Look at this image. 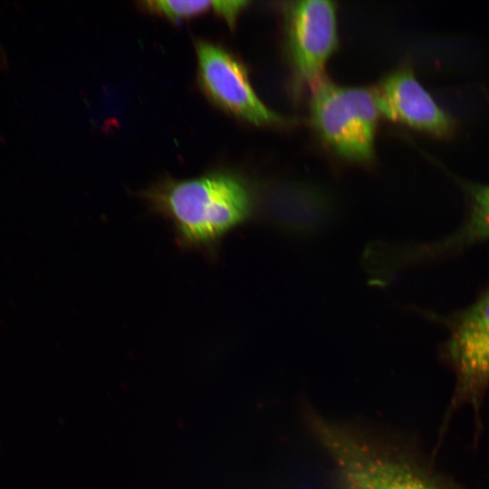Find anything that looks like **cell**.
Masks as SVG:
<instances>
[{"label": "cell", "instance_id": "obj_2", "mask_svg": "<svg viewBox=\"0 0 489 489\" xmlns=\"http://www.w3.org/2000/svg\"><path fill=\"white\" fill-rule=\"evenodd\" d=\"M312 426L341 489H465L412 455L380 450L319 417L312 418Z\"/></svg>", "mask_w": 489, "mask_h": 489}, {"label": "cell", "instance_id": "obj_7", "mask_svg": "<svg viewBox=\"0 0 489 489\" xmlns=\"http://www.w3.org/2000/svg\"><path fill=\"white\" fill-rule=\"evenodd\" d=\"M374 92L380 114L388 120L438 136L449 131V118L410 70L402 69L388 75Z\"/></svg>", "mask_w": 489, "mask_h": 489}, {"label": "cell", "instance_id": "obj_8", "mask_svg": "<svg viewBox=\"0 0 489 489\" xmlns=\"http://www.w3.org/2000/svg\"><path fill=\"white\" fill-rule=\"evenodd\" d=\"M467 188L470 205L462 225L445 238L418 246L414 252L417 260H433L489 240V186Z\"/></svg>", "mask_w": 489, "mask_h": 489}, {"label": "cell", "instance_id": "obj_10", "mask_svg": "<svg viewBox=\"0 0 489 489\" xmlns=\"http://www.w3.org/2000/svg\"><path fill=\"white\" fill-rule=\"evenodd\" d=\"M248 4L246 1H214L213 10L233 27L237 16Z\"/></svg>", "mask_w": 489, "mask_h": 489}, {"label": "cell", "instance_id": "obj_4", "mask_svg": "<svg viewBox=\"0 0 489 489\" xmlns=\"http://www.w3.org/2000/svg\"><path fill=\"white\" fill-rule=\"evenodd\" d=\"M445 323L449 333L442 355L455 376L447 416L464 405L477 415L489 388V288Z\"/></svg>", "mask_w": 489, "mask_h": 489}, {"label": "cell", "instance_id": "obj_5", "mask_svg": "<svg viewBox=\"0 0 489 489\" xmlns=\"http://www.w3.org/2000/svg\"><path fill=\"white\" fill-rule=\"evenodd\" d=\"M286 42L295 82L312 87L322 82L327 61L338 43L334 3L303 0L285 8Z\"/></svg>", "mask_w": 489, "mask_h": 489}, {"label": "cell", "instance_id": "obj_6", "mask_svg": "<svg viewBox=\"0 0 489 489\" xmlns=\"http://www.w3.org/2000/svg\"><path fill=\"white\" fill-rule=\"evenodd\" d=\"M198 81L220 108L254 125L280 122L254 91L244 66L223 47L207 41L196 43Z\"/></svg>", "mask_w": 489, "mask_h": 489}, {"label": "cell", "instance_id": "obj_3", "mask_svg": "<svg viewBox=\"0 0 489 489\" xmlns=\"http://www.w3.org/2000/svg\"><path fill=\"white\" fill-rule=\"evenodd\" d=\"M312 90L311 118L322 140L345 158L371 159L380 115L374 90L323 81Z\"/></svg>", "mask_w": 489, "mask_h": 489}, {"label": "cell", "instance_id": "obj_9", "mask_svg": "<svg viewBox=\"0 0 489 489\" xmlns=\"http://www.w3.org/2000/svg\"><path fill=\"white\" fill-rule=\"evenodd\" d=\"M142 5L151 12L177 22L213 10L214 1H146Z\"/></svg>", "mask_w": 489, "mask_h": 489}, {"label": "cell", "instance_id": "obj_1", "mask_svg": "<svg viewBox=\"0 0 489 489\" xmlns=\"http://www.w3.org/2000/svg\"><path fill=\"white\" fill-rule=\"evenodd\" d=\"M155 214L167 219L183 249L213 255L225 234L251 215L253 197L238 176L223 171L190 179L171 177L141 192Z\"/></svg>", "mask_w": 489, "mask_h": 489}]
</instances>
